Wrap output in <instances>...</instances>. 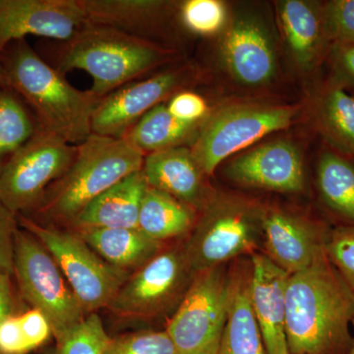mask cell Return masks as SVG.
I'll list each match as a JSON object with an SVG mask.
<instances>
[{
  "label": "cell",
  "mask_w": 354,
  "mask_h": 354,
  "mask_svg": "<svg viewBox=\"0 0 354 354\" xmlns=\"http://www.w3.org/2000/svg\"><path fill=\"white\" fill-rule=\"evenodd\" d=\"M220 55L228 73L242 85H267L276 75L277 55L271 35L253 16H239L227 26Z\"/></svg>",
  "instance_id": "obj_15"
},
{
  "label": "cell",
  "mask_w": 354,
  "mask_h": 354,
  "mask_svg": "<svg viewBox=\"0 0 354 354\" xmlns=\"http://www.w3.org/2000/svg\"><path fill=\"white\" fill-rule=\"evenodd\" d=\"M202 123H188L177 120L164 102L140 118L122 138L147 156L183 146L188 141L193 143Z\"/></svg>",
  "instance_id": "obj_25"
},
{
  "label": "cell",
  "mask_w": 354,
  "mask_h": 354,
  "mask_svg": "<svg viewBox=\"0 0 354 354\" xmlns=\"http://www.w3.org/2000/svg\"><path fill=\"white\" fill-rule=\"evenodd\" d=\"M142 169L102 193L68 225L79 228H138L142 198L147 188Z\"/></svg>",
  "instance_id": "obj_20"
},
{
  "label": "cell",
  "mask_w": 354,
  "mask_h": 354,
  "mask_svg": "<svg viewBox=\"0 0 354 354\" xmlns=\"http://www.w3.org/2000/svg\"><path fill=\"white\" fill-rule=\"evenodd\" d=\"M194 274L183 244L162 249L130 274L106 309L116 318L132 323L164 316L176 311Z\"/></svg>",
  "instance_id": "obj_8"
},
{
  "label": "cell",
  "mask_w": 354,
  "mask_h": 354,
  "mask_svg": "<svg viewBox=\"0 0 354 354\" xmlns=\"http://www.w3.org/2000/svg\"><path fill=\"white\" fill-rule=\"evenodd\" d=\"M78 2L87 24L111 28L147 41H150L148 34L153 26L167 15L171 6V2L160 0H78Z\"/></svg>",
  "instance_id": "obj_22"
},
{
  "label": "cell",
  "mask_w": 354,
  "mask_h": 354,
  "mask_svg": "<svg viewBox=\"0 0 354 354\" xmlns=\"http://www.w3.org/2000/svg\"><path fill=\"white\" fill-rule=\"evenodd\" d=\"M86 24L78 0H0V57L9 44L25 37L64 43Z\"/></svg>",
  "instance_id": "obj_13"
},
{
  "label": "cell",
  "mask_w": 354,
  "mask_h": 354,
  "mask_svg": "<svg viewBox=\"0 0 354 354\" xmlns=\"http://www.w3.org/2000/svg\"><path fill=\"white\" fill-rule=\"evenodd\" d=\"M317 185L326 208L354 227V162L334 151H325L317 167Z\"/></svg>",
  "instance_id": "obj_26"
},
{
  "label": "cell",
  "mask_w": 354,
  "mask_h": 354,
  "mask_svg": "<svg viewBox=\"0 0 354 354\" xmlns=\"http://www.w3.org/2000/svg\"><path fill=\"white\" fill-rule=\"evenodd\" d=\"M31 353L18 314L8 317L0 324V354H28Z\"/></svg>",
  "instance_id": "obj_37"
},
{
  "label": "cell",
  "mask_w": 354,
  "mask_h": 354,
  "mask_svg": "<svg viewBox=\"0 0 354 354\" xmlns=\"http://www.w3.org/2000/svg\"><path fill=\"white\" fill-rule=\"evenodd\" d=\"M288 354H348L354 291L328 255L290 274L286 295Z\"/></svg>",
  "instance_id": "obj_1"
},
{
  "label": "cell",
  "mask_w": 354,
  "mask_h": 354,
  "mask_svg": "<svg viewBox=\"0 0 354 354\" xmlns=\"http://www.w3.org/2000/svg\"><path fill=\"white\" fill-rule=\"evenodd\" d=\"M174 51L104 26L86 24L58 46L55 68L87 72L93 94L100 99L171 62Z\"/></svg>",
  "instance_id": "obj_3"
},
{
  "label": "cell",
  "mask_w": 354,
  "mask_h": 354,
  "mask_svg": "<svg viewBox=\"0 0 354 354\" xmlns=\"http://www.w3.org/2000/svg\"><path fill=\"white\" fill-rule=\"evenodd\" d=\"M227 318L216 354H268L250 300L251 264L230 272Z\"/></svg>",
  "instance_id": "obj_19"
},
{
  "label": "cell",
  "mask_w": 354,
  "mask_h": 354,
  "mask_svg": "<svg viewBox=\"0 0 354 354\" xmlns=\"http://www.w3.org/2000/svg\"><path fill=\"white\" fill-rule=\"evenodd\" d=\"M327 255L354 291V227L337 225L330 230Z\"/></svg>",
  "instance_id": "obj_33"
},
{
  "label": "cell",
  "mask_w": 354,
  "mask_h": 354,
  "mask_svg": "<svg viewBox=\"0 0 354 354\" xmlns=\"http://www.w3.org/2000/svg\"><path fill=\"white\" fill-rule=\"evenodd\" d=\"M230 274L223 268L197 272L165 332L178 354H216L227 318Z\"/></svg>",
  "instance_id": "obj_11"
},
{
  "label": "cell",
  "mask_w": 354,
  "mask_h": 354,
  "mask_svg": "<svg viewBox=\"0 0 354 354\" xmlns=\"http://www.w3.org/2000/svg\"><path fill=\"white\" fill-rule=\"evenodd\" d=\"M1 78H2V76H1V74H0V79H1Z\"/></svg>",
  "instance_id": "obj_41"
},
{
  "label": "cell",
  "mask_w": 354,
  "mask_h": 354,
  "mask_svg": "<svg viewBox=\"0 0 354 354\" xmlns=\"http://www.w3.org/2000/svg\"><path fill=\"white\" fill-rule=\"evenodd\" d=\"M353 346H351V351H349L348 354H354V320L353 322Z\"/></svg>",
  "instance_id": "obj_40"
},
{
  "label": "cell",
  "mask_w": 354,
  "mask_h": 354,
  "mask_svg": "<svg viewBox=\"0 0 354 354\" xmlns=\"http://www.w3.org/2000/svg\"><path fill=\"white\" fill-rule=\"evenodd\" d=\"M324 27L333 44H354V0H333L322 6Z\"/></svg>",
  "instance_id": "obj_32"
},
{
  "label": "cell",
  "mask_w": 354,
  "mask_h": 354,
  "mask_svg": "<svg viewBox=\"0 0 354 354\" xmlns=\"http://www.w3.org/2000/svg\"><path fill=\"white\" fill-rule=\"evenodd\" d=\"M109 339L101 317L93 313L55 339V348L48 354H104Z\"/></svg>",
  "instance_id": "obj_29"
},
{
  "label": "cell",
  "mask_w": 354,
  "mask_h": 354,
  "mask_svg": "<svg viewBox=\"0 0 354 354\" xmlns=\"http://www.w3.org/2000/svg\"><path fill=\"white\" fill-rule=\"evenodd\" d=\"M76 232L109 264L132 274L164 249L138 228H79Z\"/></svg>",
  "instance_id": "obj_23"
},
{
  "label": "cell",
  "mask_w": 354,
  "mask_h": 354,
  "mask_svg": "<svg viewBox=\"0 0 354 354\" xmlns=\"http://www.w3.org/2000/svg\"><path fill=\"white\" fill-rule=\"evenodd\" d=\"M178 12L181 24L197 36H214L227 26V7L218 0H187Z\"/></svg>",
  "instance_id": "obj_30"
},
{
  "label": "cell",
  "mask_w": 354,
  "mask_h": 354,
  "mask_svg": "<svg viewBox=\"0 0 354 354\" xmlns=\"http://www.w3.org/2000/svg\"><path fill=\"white\" fill-rule=\"evenodd\" d=\"M39 127L12 93L0 90V169L31 140Z\"/></svg>",
  "instance_id": "obj_28"
},
{
  "label": "cell",
  "mask_w": 354,
  "mask_h": 354,
  "mask_svg": "<svg viewBox=\"0 0 354 354\" xmlns=\"http://www.w3.org/2000/svg\"><path fill=\"white\" fill-rule=\"evenodd\" d=\"M297 115L290 106L239 104L218 109L202 123L190 147L206 176L223 160L263 137L290 127Z\"/></svg>",
  "instance_id": "obj_10"
},
{
  "label": "cell",
  "mask_w": 354,
  "mask_h": 354,
  "mask_svg": "<svg viewBox=\"0 0 354 354\" xmlns=\"http://www.w3.org/2000/svg\"><path fill=\"white\" fill-rule=\"evenodd\" d=\"M76 153L77 145L39 127L0 169V203L16 216L34 211L46 190L69 169Z\"/></svg>",
  "instance_id": "obj_9"
},
{
  "label": "cell",
  "mask_w": 354,
  "mask_h": 354,
  "mask_svg": "<svg viewBox=\"0 0 354 354\" xmlns=\"http://www.w3.org/2000/svg\"><path fill=\"white\" fill-rule=\"evenodd\" d=\"M144 158L124 138L91 134L77 145L73 162L32 212L41 220L68 227L95 198L142 169Z\"/></svg>",
  "instance_id": "obj_4"
},
{
  "label": "cell",
  "mask_w": 354,
  "mask_h": 354,
  "mask_svg": "<svg viewBox=\"0 0 354 354\" xmlns=\"http://www.w3.org/2000/svg\"><path fill=\"white\" fill-rule=\"evenodd\" d=\"M290 276L266 254L251 256V305L268 354H288L286 295Z\"/></svg>",
  "instance_id": "obj_17"
},
{
  "label": "cell",
  "mask_w": 354,
  "mask_h": 354,
  "mask_svg": "<svg viewBox=\"0 0 354 354\" xmlns=\"http://www.w3.org/2000/svg\"><path fill=\"white\" fill-rule=\"evenodd\" d=\"M21 328L31 351L41 348L53 335L50 321L38 309L30 308L18 314Z\"/></svg>",
  "instance_id": "obj_36"
},
{
  "label": "cell",
  "mask_w": 354,
  "mask_h": 354,
  "mask_svg": "<svg viewBox=\"0 0 354 354\" xmlns=\"http://www.w3.org/2000/svg\"><path fill=\"white\" fill-rule=\"evenodd\" d=\"M104 354H178L165 330H142L109 339Z\"/></svg>",
  "instance_id": "obj_31"
},
{
  "label": "cell",
  "mask_w": 354,
  "mask_h": 354,
  "mask_svg": "<svg viewBox=\"0 0 354 354\" xmlns=\"http://www.w3.org/2000/svg\"><path fill=\"white\" fill-rule=\"evenodd\" d=\"M266 255L288 274L311 267L327 255L330 230L325 223L281 209H265Z\"/></svg>",
  "instance_id": "obj_14"
},
{
  "label": "cell",
  "mask_w": 354,
  "mask_h": 354,
  "mask_svg": "<svg viewBox=\"0 0 354 354\" xmlns=\"http://www.w3.org/2000/svg\"><path fill=\"white\" fill-rule=\"evenodd\" d=\"M332 60L335 82L344 88L354 87V44H333Z\"/></svg>",
  "instance_id": "obj_38"
},
{
  "label": "cell",
  "mask_w": 354,
  "mask_h": 354,
  "mask_svg": "<svg viewBox=\"0 0 354 354\" xmlns=\"http://www.w3.org/2000/svg\"><path fill=\"white\" fill-rule=\"evenodd\" d=\"M14 276L21 297L50 321L53 337H62L86 318L62 270L44 244L24 228L16 232Z\"/></svg>",
  "instance_id": "obj_7"
},
{
  "label": "cell",
  "mask_w": 354,
  "mask_h": 354,
  "mask_svg": "<svg viewBox=\"0 0 354 354\" xmlns=\"http://www.w3.org/2000/svg\"><path fill=\"white\" fill-rule=\"evenodd\" d=\"M196 212L164 191L147 185L138 218V230L164 243L188 235L196 223Z\"/></svg>",
  "instance_id": "obj_24"
},
{
  "label": "cell",
  "mask_w": 354,
  "mask_h": 354,
  "mask_svg": "<svg viewBox=\"0 0 354 354\" xmlns=\"http://www.w3.org/2000/svg\"><path fill=\"white\" fill-rule=\"evenodd\" d=\"M142 172L151 187L171 195L195 212H201L214 192L205 180V172L185 146L149 153Z\"/></svg>",
  "instance_id": "obj_18"
},
{
  "label": "cell",
  "mask_w": 354,
  "mask_h": 354,
  "mask_svg": "<svg viewBox=\"0 0 354 354\" xmlns=\"http://www.w3.org/2000/svg\"><path fill=\"white\" fill-rule=\"evenodd\" d=\"M19 228L18 218L0 203V272L12 276L15 235Z\"/></svg>",
  "instance_id": "obj_35"
},
{
  "label": "cell",
  "mask_w": 354,
  "mask_h": 354,
  "mask_svg": "<svg viewBox=\"0 0 354 354\" xmlns=\"http://www.w3.org/2000/svg\"><path fill=\"white\" fill-rule=\"evenodd\" d=\"M278 14L291 57L301 68L311 69L330 43L324 27L322 6L283 0L278 3Z\"/></svg>",
  "instance_id": "obj_21"
},
{
  "label": "cell",
  "mask_w": 354,
  "mask_h": 354,
  "mask_svg": "<svg viewBox=\"0 0 354 354\" xmlns=\"http://www.w3.org/2000/svg\"><path fill=\"white\" fill-rule=\"evenodd\" d=\"M188 66L165 70L123 86L102 100L92 120V134L122 138L147 113L189 83Z\"/></svg>",
  "instance_id": "obj_12"
},
{
  "label": "cell",
  "mask_w": 354,
  "mask_h": 354,
  "mask_svg": "<svg viewBox=\"0 0 354 354\" xmlns=\"http://www.w3.org/2000/svg\"><path fill=\"white\" fill-rule=\"evenodd\" d=\"M264 212L245 198L214 193L183 243L192 271L221 267L239 256L257 252L263 241Z\"/></svg>",
  "instance_id": "obj_5"
},
{
  "label": "cell",
  "mask_w": 354,
  "mask_h": 354,
  "mask_svg": "<svg viewBox=\"0 0 354 354\" xmlns=\"http://www.w3.org/2000/svg\"><path fill=\"white\" fill-rule=\"evenodd\" d=\"M167 108L177 120L188 123H202L208 116L206 100L196 93L180 91L172 95Z\"/></svg>",
  "instance_id": "obj_34"
},
{
  "label": "cell",
  "mask_w": 354,
  "mask_h": 354,
  "mask_svg": "<svg viewBox=\"0 0 354 354\" xmlns=\"http://www.w3.org/2000/svg\"><path fill=\"white\" fill-rule=\"evenodd\" d=\"M21 227L36 236L48 249L86 316L106 308L130 272L106 262L72 230H62L19 215Z\"/></svg>",
  "instance_id": "obj_6"
},
{
  "label": "cell",
  "mask_w": 354,
  "mask_h": 354,
  "mask_svg": "<svg viewBox=\"0 0 354 354\" xmlns=\"http://www.w3.org/2000/svg\"><path fill=\"white\" fill-rule=\"evenodd\" d=\"M234 183L247 186L295 193L304 189V160L297 147L288 141H272L239 156L228 165Z\"/></svg>",
  "instance_id": "obj_16"
},
{
  "label": "cell",
  "mask_w": 354,
  "mask_h": 354,
  "mask_svg": "<svg viewBox=\"0 0 354 354\" xmlns=\"http://www.w3.org/2000/svg\"><path fill=\"white\" fill-rule=\"evenodd\" d=\"M11 276L0 272V324L16 314V301Z\"/></svg>",
  "instance_id": "obj_39"
},
{
  "label": "cell",
  "mask_w": 354,
  "mask_h": 354,
  "mask_svg": "<svg viewBox=\"0 0 354 354\" xmlns=\"http://www.w3.org/2000/svg\"><path fill=\"white\" fill-rule=\"evenodd\" d=\"M319 128L344 157L354 158V97L335 81L319 95L316 106Z\"/></svg>",
  "instance_id": "obj_27"
},
{
  "label": "cell",
  "mask_w": 354,
  "mask_h": 354,
  "mask_svg": "<svg viewBox=\"0 0 354 354\" xmlns=\"http://www.w3.org/2000/svg\"><path fill=\"white\" fill-rule=\"evenodd\" d=\"M1 76L32 106L44 129L72 145L83 143L92 134L93 115L102 99L90 90L73 87L25 39L16 41Z\"/></svg>",
  "instance_id": "obj_2"
}]
</instances>
